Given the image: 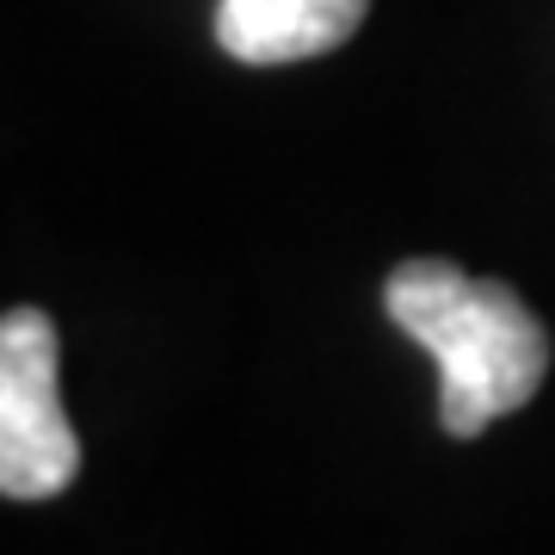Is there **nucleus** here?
Segmentation results:
<instances>
[{
	"label": "nucleus",
	"instance_id": "1",
	"mask_svg": "<svg viewBox=\"0 0 555 555\" xmlns=\"http://www.w3.org/2000/svg\"><path fill=\"white\" fill-rule=\"evenodd\" d=\"M383 309L438 364V426L451 438L518 414L550 377V327L500 278H469L451 259H401Z\"/></svg>",
	"mask_w": 555,
	"mask_h": 555
},
{
	"label": "nucleus",
	"instance_id": "2",
	"mask_svg": "<svg viewBox=\"0 0 555 555\" xmlns=\"http://www.w3.org/2000/svg\"><path fill=\"white\" fill-rule=\"evenodd\" d=\"M56 321L43 309L0 315V494L50 500L80 476V438L62 414Z\"/></svg>",
	"mask_w": 555,
	"mask_h": 555
},
{
	"label": "nucleus",
	"instance_id": "3",
	"mask_svg": "<svg viewBox=\"0 0 555 555\" xmlns=\"http://www.w3.org/2000/svg\"><path fill=\"white\" fill-rule=\"evenodd\" d=\"M371 0H217V43L235 62H309L352 38Z\"/></svg>",
	"mask_w": 555,
	"mask_h": 555
}]
</instances>
